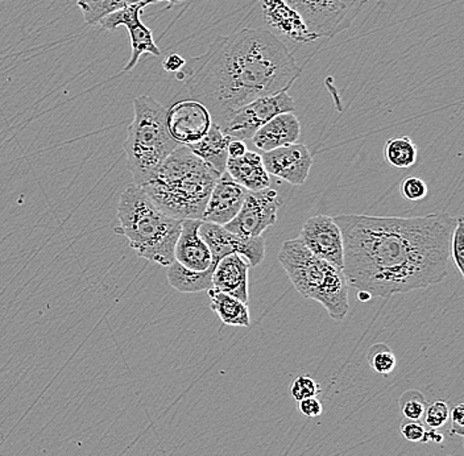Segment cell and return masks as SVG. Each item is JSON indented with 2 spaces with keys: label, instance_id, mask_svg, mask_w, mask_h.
Wrapping results in <instances>:
<instances>
[{
  "label": "cell",
  "instance_id": "obj_16",
  "mask_svg": "<svg viewBox=\"0 0 464 456\" xmlns=\"http://www.w3.org/2000/svg\"><path fill=\"white\" fill-rule=\"evenodd\" d=\"M248 190L237 184L227 173H223L218 179L210 199L206 205L203 213V222L213 223V225L226 226L230 223L245 202Z\"/></svg>",
  "mask_w": 464,
  "mask_h": 456
},
{
  "label": "cell",
  "instance_id": "obj_28",
  "mask_svg": "<svg viewBox=\"0 0 464 456\" xmlns=\"http://www.w3.org/2000/svg\"><path fill=\"white\" fill-rule=\"evenodd\" d=\"M402 414L411 421H419L425 412L426 403L422 394L416 391L406 392L400 400Z\"/></svg>",
  "mask_w": 464,
  "mask_h": 456
},
{
  "label": "cell",
  "instance_id": "obj_5",
  "mask_svg": "<svg viewBox=\"0 0 464 456\" xmlns=\"http://www.w3.org/2000/svg\"><path fill=\"white\" fill-rule=\"evenodd\" d=\"M278 261L304 298L319 302L334 321L346 318L350 286L342 269L313 255L298 239L283 243Z\"/></svg>",
  "mask_w": 464,
  "mask_h": 456
},
{
  "label": "cell",
  "instance_id": "obj_6",
  "mask_svg": "<svg viewBox=\"0 0 464 456\" xmlns=\"http://www.w3.org/2000/svg\"><path fill=\"white\" fill-rule=\"evenodd\" d=\"M167 114V107L148 95L133 101V121L127 131L123 148L135 185L143 186L165 159L179 147L168 130Z\"/></svg>",
  "mask_w": 464,
  "mask_h": 456
},
{
  "label": "cell",
  "instance_id": "obj_27",
  "mask_svg": "<svg viewBox=\"0 0 464 456\" xmlns=\"http://www.w3.org/2000/svg\"><path fill=\"white\" fill-rule=\"evenodd\" d=\"M450 260L454 261L460 275L464 276V219L457 218V225L450 240Z\"/></svg>",
  "mask_w": 464,
  "mask_h": 456
},
{
  "label": "cell",
  "instance_id": "obj_30",
  "mask_svg": "<svg viewBox=\"0 0 464 456\" xmlns=\"http://www.w3.org/2000/svg\"><path fill=\"white\" fill-rule=\"evenodd\" d=\"M319 392H321V388H319L317 383L312 377L304 376V374L295 377V382L290 386V394L298 403L309 399V397H317Z\"/></svg>",
  "mask_w": 464,
  "mask_h": 456
},
{
  "label": "cell",
  "instance_id": "obj_7",
  "mask_svg": "<svg viewBox=\"0 0 464 456\" xmlns=\"http://www.w3.org/2000/svg\"><path fill=\"white\" fill-rule=\"evenodd\" d=\"M318 39H333L351 27L368 0H285Z\"/></svg>",
  "mask_w": 464,
  "mask_h": 456
},
{
  "label": "cell",
  "instance_id": "obj_23",
  "mask_svg": "<svg viewBox=\"0 0 464 456\" xmlns=\"http://www.w3.org/2000/svg\"><path fill=\"white\" fill-rule=\"evenodd\" d=\"M214 268L206 272H191L173 261L167 268L168 283L179 293L208 292L213 287Z\"/></svg>",
  "mask_w": 464,
  "mask_h": 456
},
{
  "label": "cell",
  "instance_id": "obj_20",
  "mask_svg": "<svg viewBox=\"0 0 464 456\" xmlns=\"http://www.w3.org/2000/svg\"><path fill=\"white\" fill-rule=\"evenodd\" d=\"M226 173L248 191L271 188V176L266 173L263 159L256 150H246L239 159H228Z\"/></svg>",
  "mask_w": 464,
  "mask_h": 456
},
{
  "label": "cell",
  "instance_id": "obj_35",
  "mask_svg": "<svg viewBox=\"0 0 464 456\" xmlns=\"http://www.w3.org/2000/svg\"><path fill=\"white\" fill-rule=\"evenodd\" d=\"M187 65V60L184 57L179 56V54H170L169 57L165 58L164 63H162V66H164L165 71L179 73L181 72L182 69Z\"/></svg>",
  "mask_w": 464,
  "mask_h": 456
},
{
  "label": "cell",
  "instance_id": "obj_8",
  "mask_svg": "<svg viewBox=\"0 0 464 456\" xmlns=\"http://www.w3.org/2000/svg\"><path fill=\"white\" fill-rule=\"evenodd\" d=\"M295 112V101L288 94V90H283L277 94L249 102L237 110L220 130L230 136L232 141H248L275 116Z\"/></svg>",
  "mask_w": 464,
  "mask_h": 456
},
{
  "label": "cell",
  "instance_id": "obj_15",
  "mask_svg": "<svg viewBox=\"0 0 464 456\" xmlns=\"http://www.w3.org/2000/svg\"><path fill=\"white\" fill-rule=\"evenodd\" d=\"M259 3L264 20L276 37L297 44L317 42L318 37L307 27L303 16L285 0H259Z\"/></svg>",
  "mask_w": 464,
  "mask_h": 456
},
{
  "label": "cell",
  "instance_id": "obj_24",
  "mask_svg": "<svg viewBox=\"0 0 464 456\" xmlns=\"http://www.w3.org/2000/svg\"><path fill=\"white\" fill-rule=\"evenodd\" d=\"M140 2L144 0H77L78 7L82 11L87 24H98L107 15ZM162 2H168L169 5H173L179 0H162Z\"/></svg>",
  "mask_w": 464,
  "mask_h": 456
},
{
  "label": "cell",
  "instance_id": "obj_26",
  "mask_svg": "<svg viewBox=\"0 0 464 456\" xmlns=\"http://www.w3.org/2000/svg\"><path fill=\"white\" fill-rule=\"evenodd\" d=\"M368 363L380 374H390L396 368L397 360L390 347L384 343H377L368 350Z\"/></svg>",
  "mask_w": 464,
  "mask_h": 456
},
{
  "label": "cell",
  "instance_id": "obj_29",
  "mask_svg": "<svg viewBox=\"0 0 464 456\" xmlns=\"http://www.w3.org/2000/svg\"><path fill=\"white\" fill-rule=\"evenodd\" d=\"M449 415L450 411L448 403H443V401H435V403H430L428 408H425L422 417L429 428L437 430L448 423Z\"/></svg>",
  "mask_w": 464,
  "mask_h": 456
},
{
  "label": "cell",
  "instance_id": "obj_10",
  "mask_svg": "<svg viewBox=\"0 0 464 456\" xmlns=\"http://www.w3.org/2000/svg\"><path fill=\"white\" fill-rule=\"evenodd\" d=\"M159 2H162V0H144V2L135 3V5H130L129 7L107 15L98 23L102 28L107 29V31H114L121 25H124L129 31L132 53H130L129 63L124 68L126 72L132 71L138 65L141 54L150 53L153 56H160V53H161L158 44L153 40L152 32L150 28L145 27L140 17L141 11L147 5Z\"/></svg>",
  "mask_w": 464,
  "mask_h": 456
},
{
  "label": "cell",
  "instance_id": "obj_12",
  "mask_svg": "<svg viewBox=\"0 0 464 456\" xmlns=\"http://www.w3.org/2000/svg\"><path fill=\"white\" fill-rule=\"evenodd\" d=\"M298 240L313 255L343 271V237L333 217L317 215L307 219Z\"/></svg>",
  "mask_w": 464,
  "mask_h": 456
},
{
  "label": "cell",
  "instance_id": "obj_18",
  "mask_svg": "<svg viewBox=\"0 0 464 456\" xmlns=\"http://www.w3.org/2000/svg\"><path fill=\"white\" fill-rule=\"evenodd\" d=\"M251 267L246 258L232 254L220 258L213 272V287L248 304V271Z\"/></svg>",
  "mask_w": 464,
  "mask_h": 456
},
{
  "label": "cell",
  "instance_id": "obj_19",
  "mask_svg": "<svg viewBox=\"0 0 464 456\" xmlns=\"http://www.w3.org/2000/svg\"><path fill=\"white\" fill-rule=\"evenodd\" d=\"M301 136L300 119L295 112H284L275 116L266 126L261 127L254 138L252 144L260 152H269L276 148L286 147L295 144Z\"/></svg>",
  "mask_w": 464,
  "mask_h": 456
},
{
  "label": "cell",
  "instance_id": "obj_17",
  "mask_svg": "<svg viewBox=\"0 0 464 456\" xmlns=\"http://www.w3.org/2000/svg\"><path fill=\"white\" fill-rule=\"evenodd\" d=\"M202 220H182L181 232L174 247V261L191 272H206L216 267L210 248L202 239L198 229Z\"/></svg>",
  "mask_w": 464,
  "mask_h": 456
},
{
  "label": "cell",
  "instance_id": "obj_4",
  "mask_svg": "<svg viewBox=\"0 0 464 456\" xmlns=\"http://www.w3.org/2000/svg\"><path fill=\"white\" fill-rule=\"evenodd\" d=\"M116 218L114 231L129 240L139 257L165 268L173 263L182 220L162 213L140 186H127L119 199Z\"/></svg>",
  "mask_w": 464,
  "mask_h": 456
},
{
  "label": "cell",
  "instance_id": "obj_37",
  "mask_svg": "<svg viewBox=\"0 0 464 456\" xmlns=\"http://www.w3.org/2000/svg\"><path fill=\"white\" fill-rule=\"evenodd\" d=\"M358 298L359 300H361L362 302H367L368 300H371V296L368 295V293H365V292H358Z\"/></svg>",
  "mask_w": 464,
  "mask_h": 456
},
{
  "label": "cell",
  "instance_id": "obj_36",
  "mask_svg": "<svg viewBox=\"0 0 464 456\" xmlns=\"http://www.w3.org/2000/svg\"><path fill=\"white\" fill-rule=\"evenodd\" d=\"M246 141H231L228 144V159H239L246 152Z\"/></svg>",
  "mask_w": 464,
  "mask_h": 456
},
{
  "label": "cell",
  "instance_id": "obj_3",
  "mask_svg": "<svg viewBox=\"0 0 464 456\" xmlns=\"http://www.w3.org/2000/svg\"><path fill=\"white\" fill-rule=\"evenodd\" d=\"M219 177L188 147L179 145L140 188L156 208L174 219L202 220Z\"/></svg>",
  "mask_w": 464,
  "mask_h": 456
},
{
  "label": "cell",
  "instance_id": "obj_22",
  "mask_svg": "<svg viewBox=\"0 0 464 456\" xmlns=\"http://www.w3.org/2000/svg\"><path fill=\"white\" fill-rule=\"evenodd\" d=\"M210 298V307L219 316L220 321L226 326L249 327L251 326V315H249L248 304L237 300L230 295L219 292V290H208Z\"/></svg>",
  "mask_w": 464,
  "mask_h": 456
},
{
  "label": "cell",
  "instance_id": "obj_21",
  "mask_svg": "<svg viewBox=\"0 0 464 456\" xmlns=\"http://www.w3.org/2000/svg\"><path fill=\"white\" fill-rule=\"evenodd\" d=\"M232 139L222 132L219 127L213 123L208 132L197 143L188 145V150L198 156L202 161L210 165L217 173L222 176L226 171L228 160V144Z\"/></svg>",
  "mask_w": 464,
  "mask_h": 456
},
{
  "label": "cell",
  "instance_id": "obj_32",
  "mask_svg": "<svg viewBox=\"0 0 464 456\" xmlns=\"http://www.w3.org/2000/svg\"><path fill=\"white\" fill-rule=\"evenodd\" d=\"M401 434L409 442H423L426 432L420 423L411 421V422H406L401 426Z\"/></svg>",
  "mask_w": 464,
  "mask_h": 456
},
{
  "label": "cell",
  "instance_id": "obj_1",
  "mask_svg": "<svg viewBox=\"0 0 464 456\" xmlns=\"http://www.w3.org/2000/svg\"><path fill=\"white\" fill-rule=\"evenodd\" d=\"M334 220L343 237L348 286L358 292L387 300L448 277L457 218L448 213L414 218L351 214Z\"/></svg>",
  "mask_w": 464,
  "mask_h": 456
},
{
  "label": "cell",
  "instance_id": "obj_11",
  "mask_svg": "<svg viewBox=\"0 0 464 456\" xmlns=\"http://www.w3.org/2000/svg\"><path fill=\"white\" fill-rule=\"evenodd\" d=\"M199 235L211 251L213 261L220 260L228 255L237 254L246 258L249 267H257L266 257V239L259 238H246L232 234L223 226L203 222L199 226Z\"/></svg>",
  "mask_w": 464,
  "mask_h": 456
},
{
  "label": "cell",
  "instance_id": "obj_33",
  "mask_svg": "<svg viewBox=\"0 0 464 456\" xmlns=\"http://www.w3.org/2000/svg\"><path fill=\"white\" fill-rule=\"evenodd\" d=\"M298 408H300L301 413L307 418H317L322 414V411H324L321 401L317 397H309V399L300 401Z\"/></svg>",
  "mask_w": 464,
  "mask_h": 456
},
{
  "label": "cell",
  "instance_id": "obj_2",
  "mask_svg": "<svg viewBox=\"0 0 464 456\" xmlns=\"http://www.w3.org/2000/svg\"><path fill=\"white\" fill-rule=\"evenodd\" d=\"M185 66L188 71L177 77L219 129L249 102L289 90L303 72L283 40L268 29L252 28L218 36L205 54Z\"/></svg>",
  "mask_w": 464,
  "mask_h": 456
},
{
  "label": "cell",
  "instance_id": "obj_34",
  "mask_svg": "<svg viewBox=\"0 0 464 456\" xmlns=\"http://www.w3.org/2000/svg\"><path fill=\"white\" fill-rule=\"evenodd\" d=\"M449 418H451L452 422V432L455 434L463 435V426H464V405L460 403V405L455 406L451 412H450Z\"/></svg>",
  "mask_w": 464,
  "mask_h": 456
},
{
  "label": "cell",
  "instance_id": "obj_25",
  "mask_svg": "<svg viewBox=\"0 0 464 456\" xmlns=\"http://www.w3.org/2000/svg\"><path fill=\"white\" fill-rule=\"evenodd\" d=\"M384 156L388 164L399 170H408L416 164L419 150L409 136L390 139L385 144Z\"/></svg>",
  "mask_w": 464,
  "mask_h": 456
},
{
  "label": "cell",
  "instance_id": "obj_13",
  "mask_svg": "<svg viewBox=\"0 0 464 456\" xmlns=\"http://www.w3.org/2000/svg\"><path fill=\"white\" fill-rule=\"evenodd\" d=\"M167 123L173 141L188 147L201 141L208 132L213 126V119L202 103L188 98L176 102L168 109Z\"/></svg>",
  "mask_w": 464,
  "mask_h": 456
},
{
  "label": "cell",
  "instance_id": "obj_14",
  "mask_svg": "<svg viewBox=\"0 0 464 456\" xmlns=\"http://www.w3.org/2000/svg\"><path fill=\"white\" fill-rule=\"evenodd\" d=\"M261 159L269 176L277 177L295 186L306 182L313 167V155L304 144L276 148L264 152Z\"/></svg>",
  "mask_w": 464,
  "mask_h": 456
},
{
  "label": "cell",
  "instance_id": "obj_9",
  "mask_svg": "<svg viewBox=\"0 0 464 456\" xmlns=\"http://www.w3.org/2000/svg\"><path fill=\"white\" fill-rule=\"evenodd\" d=\"M280 206L281 199L275 189L248 191L239 213L223 228L240 237L259 238L277 222Z\"/></svg>",
  "mask_w": 464,
  "mask_h": 456
},
{
  "label": "cell",
  "instance_id": "obj_31",
  "mask_svg": "<svg viewBox=\"0 0 464 456\" xmlns=\"http://www.w3.org/2000/svg\"><path fill=\"white\" fill-rule=\"evenodd\" d=\"M402 197L405 199L411 200V202H417V200H422L428 196V185L420 177H408L404 181L401 182Z\"/></svg>",
  "mask_w": 464,
  "mask_h": 456
}]
</instances>
